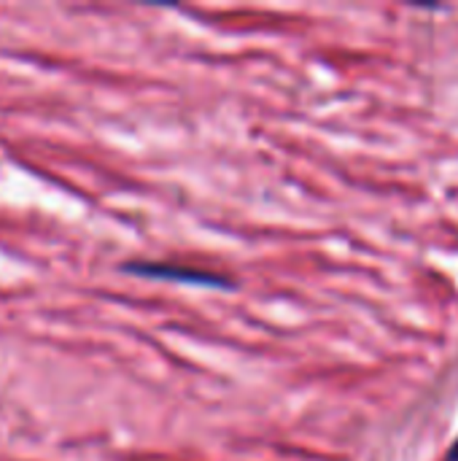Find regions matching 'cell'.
<instances>
[{
  "label": "cell",
  "instance_id": "1",
  "mask_svg": "<svg viewBox=\"0 0 458 461\" xmlns=\"http://www.w3.org/2000/svg\"><path fill=\"white\" fill-rule=\"evenodd\" d=\"M127 273L138 276H151V278H165V281H184V284H197V286H229L224 276L197 270V267H184V265H157V262H132L124 267Z\"/></svg>",
  "mask_w": 458,
  "mask_h": 461
}]
</instances>
